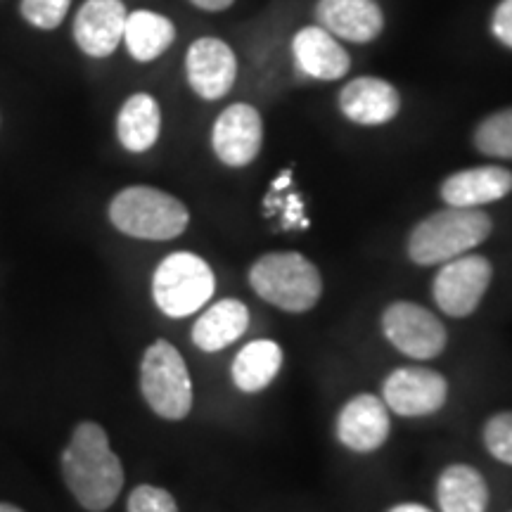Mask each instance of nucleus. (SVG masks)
<instances>
[{
	"mask_svg": "<svg viewBox=\"0 0 512 512\" xmlns=\"http://www.w3.org/2000/svg\"><path fill=\"white\" fill-rule=\"evenodd\" d=\"M60 467L76 503L91 512H105L124 489V465L98 422L86 420L74 427Z\"/></svg>",
	"mask_w": 512,
	"mask_h": 512,
	"instance_id": "nucleus-1",
	"label": "nucleus"
},
{
	"mask_svg": "<svg viewBox=\"0 0 512 512\" xmlns=\"http://www.w3.org/2000/svg\"><path fill=\"white\" fill-rule=\"evenodd\" d=\"M489 216L482 209L448 207L422 219L408 235V256L418 266H437L463 256L491 235Z\"/></svg>",
	"mask_w": 512,
	"mask_h": 512,
	"instance_id": "nucleus-2",
	"label": "nucleus"
},
{
	"mask_svg": "<svg viewBox=\"0 0 512 512\" xmlns=\"http://www.w3.org/2000/svg\"><path fill=\"white\" fill-rule=\"evenodd\" d=\"M110 221L128 238L164 242L183 235L190 211L169 192L150 185H131L112 197Z\"/></svg>",
	"mask_w": 512,
	"mask_h": 512,
	"instance_id": "nucleus-3",
	"label": "nucleus"
},
{
	"mask_svg": "<svg viewBox=\"0 0 512 512\" xmlns=\"http://www.w3.org/2000/svg\"><path fill=\"white\" fill-rule=\"evenodd\" d=\"M249 285L268 304L287 313L311 311L323 294V278L299 252H268L249 268Z\"/></svg>",
	"mask_w": 512,
	"mask_h": 512,
	"instance_id": "nucleus-4",
	"label": "nucleus"
},
{
	"mask_svg": "<svg viewBox=\"0 0 512 512\" xmlns=\"http://www.w3.org/2000/svg\"><path fill=\"white\" fill-rule=\"evenodd\" d=\"M214 290V271L202 256L192 252L169 254L152 275V299L169 318L192 316L214 297Z\"/></svg>",
	"mask_w": 512,
	"mask_h": 512,
	"instance_id": "nucleus-5",
	"label": "nucleus"
},
{
	"mask_svg": "<svg viewBox=\"0 0 512 512\" xmlns=\"http://www.w3.org/2000/svg\"><path fill=\"white\" fill-rule=\"evenodd\" d=\"M140 392L164 420H183L192 408V380L181 351L166 339L147 347L140 363Z\"/></svg>",
	"mask_w": 512,
	"mask_h": 512,
	"instance_id": "nucleus-6",
	"label": "nucleus"
},
{
	"mask_svg": "<svg viewBox=\"0 0 512 512\" xmlns=\"http://www.w3.org/2000/svg\"><path fill=\"white\" fill-rule=\"evenodd\" d=\"M382 332L389 344L415 361H432L446 349L444 323L425 306L394 302L382 313Z\"/></svg>",
	"mask_w": 512,
	"mask_h": 512,
	"instance_id": "nucleus-7",
	"label": "nucleus"
},
{
	"mask_svg": "<svg viewBox=\"0 0 512 512\" xmlns=\"http://www.w3.org/2000/svg\"><path fill=\"white\" fill-rule=\"evenodd\" d=\"M491 261L482 254H463L446 261L434 275V302L446 316L467 318L477 311L491 285Z\"/></svg>",
	"mask_w": 512,
	"mask_h": 512,
	"instance_id": "nucleus-8",
	"label": "nucleus"
},
{
	"mask_svg": "<svg viewBox=\"0 0 512 512\" xmlns=\"http://www.w3.org/2000/svg\"><path fill=\"white\" fill-rule=\"evenodd\" d=\"M446 377L432 368H396L382 384V401L401 418H425L444 408Z\"/></svg>",
	"mask_w": 512,
	"mask_h": 512,
	"instance_id": "nucleus-9",
	"label": "nucleus"
},
{
	"mask_svg": "<svg viewBox=\"0 0 512 512\" xmlns=\"http://www.w3.org/2000/svg\"><path fill=\"white\" fill-rule=\"evenodd\" d=\"M264 143V121L247 102H235L216 119L211 131V147L226 166L242 169L252 164Z\"/></svg>",
	"mask_w": 512,
	"mask_h": 512,
	"instance_id": "nucleus-10",
	"label": "nucleus"
},
{
	"mask_svg": "<svg viewBox=\"0 0 512 512\" xmlns=\"http://www.w3.org/2000/svg\"><path fill=\"white\" fill-rule=\"evenodd\" d=\"M185 74H188L190 88L202 100H221L233 88L235 76H238V60H235L233 48L221 38L204 36L188 48Z\"/></svg>",
	"mask_w": 512,
	"mask_h": 512,
	"instance_id": "nucleus-11",
	"label": "nucleus"
},
{
	"mask_svg": "<svg viewBox=\"0 0 512 512\" xmlns=\"http://www.w3.org/2000/svg\"><path fill=\"white\" fill-rule=\"evenodd\" d=\"M126 17L124 0H86L72 27L76 46L95 60L110 57L124 41Z\"/></svg>",
	"mask_w": 512,
	"mask_h": 512,
	"instance_id": "nucleus-12",
	"label": "nucleus"
},
{
	"mask_svg": "<svg viewBox=\"0 0 512 512\" xmlns=\"http://www.w3.org/2000/svg\"><path fill=\"white\" fill-rule=\"evenodd\" d=\"M337 439L354 453H373L389 437V408L373 394H358L337 415Z\"/></svg>",
	"mask_w": 512,
	"mask_h": 512,
	"instance_id": "nucleus-13",
	"label": "nucleus"
},
{
	"mask_svg": "<svg viewBox=\"0 0 512 512\" xmlns=\"http://www.w3.org/2000/svg\"><path fill=\"white\" fill-rule=\"evenodd\" d=\"M339 110L361 126H380L392 121L401 110V95L389 81L361 76L349 81L339 93Z\"/></svg>",
	"mask_w": 512,
	"mask_h": 512,
	"instance_id": "nucleus-14",
	"label": "nucleus"
},
{
	"mask_svg": "<svg viewBox=\"0 0 512 512\" xmlns=\"http://www.w3.org/2000/svg\"><path fill=\"white\" fill-rule=\"evenodd\" d=\"M512 190V171L503 166H475L458 171L441 183V200L448 207L479 209L503 200Z\"/></svg>",
	"mask_w": 512,
	"mask_h": 512,
	"instance_id": "nucleus-15",
	"label": "nucleus"
},
{
	"mask_svg": "<svg viewBox=\"0 0 512 512\" xmlns=\"http://www.w3.org/2000/svg\"><path fill=\"white\" fill-rule=\"evenodd\" d=\"M316 19L332 36L368 43L380 36L384 17L375 0H318Z\"/></svg>",
	"mask_w": 512,
	"mask_h": 512,
	"instance_id": "nucleus-16",
	"label": "nucleus"
},
{
	"mask_svg": "<svg viewBox=\"0 0 512 512\" xmlns=\"http://www.w3.org/2000/svg\"><path fill=\"white\" fill-rule=\"evenodd\" d=\"M292 53L306 76L320 81H337L347 76L351 57L323 27H306L294 36Z\"/></svg>",
	"mask_w": 512,
	"mask_h": 512,
	"instance_id": "nucleus-17",
	"label": "nucleus"
},
{
	"mask_svg": "<svg viewBox=\"0 0 512 512\" xmlns=\"http://www.w3.org/2000/svg\"><path fill=\"white\" fill-rule=\"evenodd\" d=\"M249 328V309L240 299H221L209 306L192 325V344L197 349L214 354L223 351L245 335Z\"/></svg>",
	"mask_w": 512,
	"mask_h": 512,
	"instance_id": "nucleus-18",
	"label": "nucleus"
},
{
	"mask_svg": "<svg viewBox=\"0 0 512 512\" xmlns=\"http://www.w3.org/2000/svg\"><path fill=\"white\" fill-rule=\"evenodd\" d=\"M159 131H162V110L159 102L150 93L131 95L121 105L117 117L119 143L128 152H147L157 145Z\"/></svg>",
	"mask_w": 512,
	"mask_h": 512,
	"instance_id": "nucleus-19",
	"label": "nucleus"
},
{
	"mask_svg": "<svg viewBox=\"0 0 512 512\" xmlns=\"http://www.w3.org/2000/svg\"><path fill=\"white\" fill-rule=\"evenodd\" d=\"M283 368V349L273 339H254L238 351L230 366V377L235 387L245 394H256L266 389Z\"/></svg>",
	"mask_w": 512,
	"mask_h": 512,
	"instance_id": "nucleus-20",
	"label": "nucleus"
},
{
	"mask_svg": "<svg viewBox=\"0 0 512 512\" xmlns=\"http://www.w3.org/2000/svg\"><path fill=\"white\" fill-rule=\"evenodd\" d=\"M437 501L441 512H486L489 486L472 465H448L439 475Z\"/></svg>",
	"mask_w": 512,
	"mask_h": 512,
	"instance_id": "nucleus-21",
	"label": "nucleus"
},
{
	"mask_svg": "<svg viewBox=\"0 0 512 512\" xmlns=\"http://www.w3.org/2000/svg\"><path fill=\"white\" fill-rule=\"evenodd\" d=\"M176 27L169 17L152 10H136L126 17L124 43L133 60L152 62L169 50Z\"/></svg>",
	"mask_w": 512,
	"mask_h": 512,
	"instance_id": "nucleus-22",
	"label": "nucleus"
},
{
	"mask_svg": "<svg viewBox=\"0 0 512 512\" xmlns=\"http://www.w3.org/2000/svg\"><path fill=\"white\" fill-rule=\"evenodd\" d=\"M475 145L482 155L512 159V107L491 114L477 126Z\"/></svg>",
	"mask_w": 512,
	"mask_h": 512,
	"instance_id": "nucleus-23",
	"label": "nucleus"
},
{
	"mask_svg": "<svg viewBox=\"0 0 512 512\" xmlns=\"http://www.w3.org/2000/svg\"><path fill=\"white\" fill-rule=\"evenodd\" d=\"M69 8H72V0H22L19 12L34 29L53 31L64 22Z\"/></svg>",
	"mask_w": 512,
	"mask_h": 512,
	"instance_id": "nucleus-24",
	"label": "nucleus"
},
{
	"mask_svg": "<svg viewBox=\"0 0 512 512\" xmlns=\"http://www.w3.org/2000/svg\"><path fill=\"white\" fill-rule=\"evenodd\" d=\"M484 446L496 460L512 465V411L496 413L486 420Z\"/></svg>",
	"mask_w": 512,
	"mask_h": 512,
	"instance_id": "nucleus-25",
	"label": "nucleus"
},
{
	"mask_svg": "<svg viewBox=\"0 0 512 512\" xmlns=\"http://www.w3.org/2000/svg\"><path fill=\"white\" fill-rule=\"evenodd\" d=\"M128 512H178L176 498L166 489L152 484H140L128 496Z\"/></svg>",
	"mask_w": 512,
	"mask_h": 512,
	"instance_id": "nucleus-26",
	"label": "nucleus"
},
{
	"mask_svg": "<svg viewBox=\"0 0 512 512\" xmlns=\"http://www.w3.org/2000/svg\"><path fill=\"white\" fill-rule=\"evenodd\" d=\"M491 29H494V36L503 46L512 48V0H503L494 12V19H491Z\"/></svg>",
	"mask_w": 512,
	"mask_h": 512,
	"instance_id": "nucleus-27",
	"label": "nucleus"
},
{
	"mask_svg": "<svg viewBox=\"0 0 512 512\" xmlns=\"http://www.w3.org/2000/svg\"><path fill=\"white\" fill-rule=\"evenodd\" d=\"M190 3L197 5V8L207 10V12H221V10L230 8L235 0H190Z\"/></svg>",
	"mask_w": 512,
	"mask_h": 512,
	"instance_id": "nucleus-28",
	"label": "nucleus"
},
{
	"mask_svg": "<svg viewBox=\"0 0 512 512\" xmlns=\"http://www.w3.org/2000/svg\"><path fill=\"white\" fill-rule=\"evenodd\" d=\"M389 512H432V510H427L425 505H418V503H401V505H394Z\"/></svg>",
	"mask_w": 512,
	"mask_h": 512,
	"instance_id": "nucleus-29",
	"label": "nucleus"
},
{
	"mask_svg": "<svg viewBox=\"0 0 512 512\" xmlns=\"http://www.w3.org/2000/svg\"><path fill=\"white\" fill-rule=\"evenodd\" d=\"M0 512H24V510H19L17 505L12 503H0Z\"/></svg>",
	"mask_w": 512,
	"mask_h": 512,
	"instance_id": "nucleus-30",
	"label": "nucleus"
}]
</instances>
